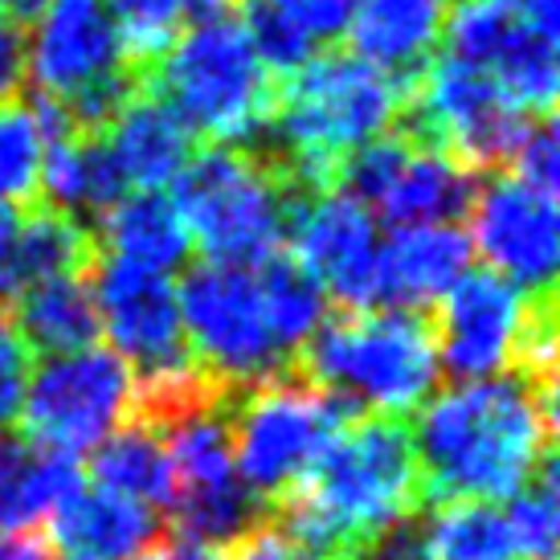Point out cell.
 Instances as JSON below:
<instances>
[{"label": "cell", "instance_id": "cell-1", "mask_svg": "<svg viewBox=\"0 0 560 560\" xmlns=\"http://www.w3.org/2000/svg\"><path fill=\"white\" fill-rule=\"evenodd\" d=\"M557 385L520 373L467 381L413 421L425 503L515 495L557 454Z\"/></svg>", "mask_w": 560, "mask_h": 560}, {"label": "cell", "instance_id": "cell-2", "mask_svg": "<svg viewBox=\"0 0 560 560\" xmlns=\"http://www.w3.org/2000/svg\"><path fill=\"white\" fill-rule=\"evenodd\" d=\"M421 512L425 487L409 418L357 413L315 467L270 503V524L295 560H348L397 520Z\"/></svg>", "mask_w": 560, "mask_h": 560}, {"label": "cell", "instance_id": "cell-3", "mask_svg": "<svg viewBox=\"0 0 560 560\" xmlns=\"http://www.w3.org/2000/svg\"><path fill=\"white\" fill-rule=\"evenodd\" d=\"M409 86L360 62L357 54H315L295 70L258 148L299 197L336 188L343 156L389 136L405 115Z\"/></svg>", "mask_w": 560, "mask_h": 560}, {"label": "cell", "instance_id": "cell-4", "mask_svg": "<svg viewBox=\"0 0 560 560\" xmlns=\"http://www.w3.org/2000/svg\"><path fill=\"white\" fill-rule=\"evenodd\" d=\"M299 373L336 393L360 413L409 418L430 401L438 385L434 324L421 312L373 307L324 319L299 348Z\"/></svg>", "mask_w": 560, "mask_h": 560}, {"label": "cell", "instance_id": "cell-5", "mask_svg": "<svg viewBox=\"0 0 560 560\" xmlns=\"http://www.w3.org/2000/svg\"><path fill=\"white\" fill-rule=\"evenodd\" d=\"M160 103L213 148H249L275 115V74L258 62L237 16L180 30L156 62L140 74Z\"/></svg>", "mask_w": 560, "mask_h": 560}, {"label": "cell", "instance_id": "cell-6", "mask_svg": "<svg viewBox=\"0 0 560 560\" xmlns=\"http://www.w3.org/2000/svg\"><path fill=\"white\" fill-rule=\"evenodd\" d=\"M176 209L205 262L258 266L279 254L299 197L258 148H209L176 180Z\"/></svg>", "mask_w": 560, "mask_h": 560}, {"label": "cell", "instance_id": "cell-7", "mask_svg": "<svg viewBox=\"0 0 560 560\" xmlns=\"http://www.w3.org/2000/svg\"><path fill=\"white\" fill-rule=\"evenodd\" d=\"M357 413L360 409L319 389L291 360L287 369L234 393L230 434H234L237 479L266 508L279 503L315 467V458L340 434L343 421H352Z\"/></svg>", "mask_w": 560, "mask_h": 560}, {"label": "cell", "instance_id": "cell-8", "mask_svg": "<svg viewBox=\"0 0 560 560\" xmlns=\"http://www.w3.org/2000/svg\"><path fill=\"white\" fill-rule=\"evenodd\" d=\"M536 124L515 107L499 82L470 62L442 58L430 62L405 94L401 131L421 143H434L454 160L482 168H508L515 143Z\"/></svg>", "mask_w": 560, "mask_h": 560}, {"label": "cell", "instance_id": "cell-9", "mask_svg": "<svg viewBox=\"0 0 560 560\" xmlns=\"http://www.w3.org/2000/svg\"><path fill=\"white\" fill-rule=\"evenodd\" d=\"M185 340L205 373L225 381L230 389H246L262 376L279 373L291 357L279 348L254 266L201 262L176 287Z\"/></svg>", "mask_w": 560, "mask_h": 560}, {"label": "cell", "instance_id": "cell-10", "mask_svg": "<svg viewBox=\"0 0 560 560\" xmlns=\"http://www.w3.org/2000/svg\"><path fill=\"white\" fill-rule=\"evenodd\" d=\"M136 373L110 348H82L46 357L30 373L21 401V438L49 454H74L98 446L110 430L131 418Z\"/></svg>", "mask_w": 560, "mask_h": 560}, {"label": "cell", "instance_id": "cell-11", "mask_svg": "<svg viewBox=\"0 0 560 560\" xmlns=\"http://www.w3.org/2000/svg\"><path fill=\"white\" fill-rule=\"evenodd\" d=\"M434 324L438 364L458 381L512 373L532 340L557 324L552 295H528L495 270H467L442 295Z\"/></svg>", "mask_w": 560, "mask_h": 560}, {"label": "cell", "instance_id": "cell-12", "mask_svg": "<svg viewBox=\"0 0 560 560\" xmlns=\"http://www.w3.org/2000/svg\"><path fill=\"white\" fill-rule=\"evenodd\" d=\"M91 291L98 307V327L115 343L110 352L127 360L136 381H156V376L185 373L197 364L185 340L180 299L168 275L98 254Z\"/></svg>", "mask_w": 560, "mask_h": 560}, {"label": "cell", "instance_id": "cell-13", "mask_svg": "<svg viewBox=\"0 0 560 560\" xmlns=\"http://www.w3.org/2000/svg\"><path fill=\"white\" fill-rule=\"evenodd\" d=\"M467 237L470 249L487 258V270L503 275L528 295H552L560 262L557 192L524 185L512 172L479 180Z\"/></svg>", "mask_w": 560, "mask_h": 560}, {"label": "cell", "instance_id": "cell-14", "mask_svg": "<svg viewBox=\"0 0 560 560\" xmlns=\"http://www.w3.org/2000/svg\"><path fill=\"white\" fill-rule=\"evenodd\" d=\"M291 246L299 266L319 282L343 312H373L381 307V249L385 237L376 218L340 188L315 192L299 201L291 218Z\"/></svg>", "mask_w": 560, "mask_h": 560}, {"label": "cell", "instance_id": "cell-15", "mask_svg": "<svg viewBox=\"0 0 560 560\" xmlns=\"http://www.w3.org/2000/svg\"><path fill=\"white\" fill-rule=\"evenodd\" d=\"M124 74L136 70L103 0H54L33 21V37L25 42V79L37 86V98L70 103Z\"/></svg>", "mask_w": 560, "mask_h": 560}, {"label": "cell", "instance_id": "cell-16", "mask_svg": "<svg viewBox=\"0 0 560 560\" xmlns=\"http://www.w3.org/2000/svg\"><path fill=\"white\" fill-rule=\"evenodd\" d=\"M164 532L168 524L156 508L107 487H79L49 512V552L54 560H136Z\"/></svg>", "mask_w": 560, "mask_h": 560}, {"label": "cell", "instance_id": "cell-17", "mask_svg": "<svg viewBox=\"0 0 560 560\" xmlns=\"http://www.w3.org/2000/svg\"><path fill=\"white\" fill-rule=\"evenodd\" d=\"M446 16V0H357L348 21L352 54L409 86L434 58Z\"/></svg>", "mask_w": 560, "mask_h": 560}, {"label": "cell", "instance_id": "cell-18", "mask_svg": "<svg viewBox=\"0 0 560 560\" xmlns=\"http://www.w3.org/2000/svg\"><path fill=\"white\" fill-rule=\"evenodd\" d=\"M479 188V172L454 160L434 143H421L409 136L401 164L393 172L389 188L373 205V218H385L393 230L409 225H454L470 213Z\"/></svg>", "mask_w": 560, "mask_h": 560}, {"label": "cell", "instance_id": "cell-19", "mask_svg": "<svg viewBox=\"0 0 560 560\" xmlns=\"http://www.w3.org/2000/svg\"><path fill=\"white\" fill-rule=\"evenodd\" d=\"M103 143H107L124 185L140 188V192H160V188L176 185L180 172L197 156L192 131L148 91H136L127 98L124 110L103 131Z\"/></svg>", "mask_w": 560, "mask_h": 560}, {"label": "cell", "instance_id": "cell-20", "mask_svg": "<svg viewBox=\"0 0 560 560\" xmlns=\"http://www.w3.org/2000/svg\"><path fill=\"white\" fill-rule=\"evenodd\" d=\"M470 237L458 225H409L381 249V307L425 312L470 270Z\"/></svg>", "mask_w": 560, "mask_h": 560}, {"label": "cell", "instance_id": "cell-21", "mask_svg": "<svg viewBox=\"0 0 560 560\" xmlns=\"http://www.w3.org/2000/svg\"><path fill=\"white\" fill-rule=\"evenodd\" d=\"M98 262V242L86 221L58 213L49 205H33L16 218L13 258H9V291L13 299L37 282L86 279Z\"/></svg>", "mask_w": 560, "mask_h": 560}, {"label": "cell", "instance_id": "cell-22", "mask_svg": "<svg viewBox=\"0 0 560 560\" xmlns=\"http://www.w3.org/2000/svg\"><path fill=\"white\" fill-rule=\"evenodd\" d=\"M98 254L168 275L188 262V230L168 192H131L98 218Z\"/></svg>", "mask_w": 560, "mask_h": 560}, {"label": "cell", "instance_id": "cell-23", "mask_svg": "<svg viewBox=\"0 0 560 560\" xmlns=\"http://www.w3.org/2000/svg\"><path fill=\"white\" fill-rule=\"evenodd\" d=\"M79 487L82 467L70 454L37 451L21 434L0 430V532L33 528Z\"/></svg>", "mask_w": 560, "mask_h": 560}, {"label": "cell", "instance_id": "cell-24", "mask_svg": "<svg viewBox=\"0 0 560 560\" xmlns=\"http://www.w3.org/2000/svg\"><path fill=\"white\" fill-rule=\"evenodd\" d=\"M124 176L110 160L103 136H58L46 143L42 192L46 205L70 218H103L110 205L124 201Z\"/></svg>", "mask_w": 560, "mask_h": 560}, {"label": "cell", "instance_id": "cell-25", "mask_svg": "<svg viewBox=\"0 0 560 560\" xmlns=\"http://www.w3.org/2000/svg\"><path fill=\"white\" fill-rule=\"evenodd\" d=\"M91 475L98 479V487L136 499V503H148L156 512L160 508L168 512L172 499H176V470H172L168 446L140 418H127L119 430H110L94 446Z\"/></svg>", "mask_w": 560, "mask_h": 560}, {"label": "cell", "instance_id": "cell-26", "mask_svg": "<svg viewBox=\"0 0 560 560\" xmlns=\"http://www.w3.org/2000/svg\"><path fill=\"white\" fill-rule=\"evenodd\" d=\"M13 327L21 331V340L30 343V352L37 348L46 357L82 352L103 331L98 327V307H94V291L86 279H54L21 291Z\"/></svg>", "mask_w": 560, "mask_h": 560}, {"label": "cell", "instance_id": "cell-27", "mask_svg": "<svg viewBox=\"0 0 560 560\" xmlns=\"http://www.w3.org/2000/svg\"><path fill=\"white\" fill-rule=\"evenodd\" d=\"M254 275H258L270 331H275L282 352L295 360L299 348L312 340L315 327L324 324L327 295L319 291V282L299 266L295 254H282V249L254 266Z\"/></svg>", "mask_w": 560, "mask_h": 560}, {"label": "cell", "instance_id": "cell-28", "mask_svg": "<svg viewBox=\"0 0 560 560\" xmlns=\"http://www.w3.org/2000/svg\"><path fill=\"white\" fill-rule=\"evenodd\" d=\"M430 560H512L515 540L508 528V512L487 499H454L438 503L425 520Z\"/></svg>", "mask_w": 560, "mask_h": 560}, {"label": "cell", "instance_id": "cell-29", "mask_svg": "<svg viewBox=\"0 0 560 560\" xmlns=\"http://www.w3.org/2000/svg\"><path fill=\"white\" fill-rule=\"evenodd\" d=\"M46 131L33 103H0V205L25 209L42 188Z\"/></svg>", "mask_w": 560, "mask_h": 560}, {"label": "cell", "instance_id": "cell-30", "mask_svg": "<svg viewBox=\"0 0 560 560\" xmlns=\"http://www.w3.org/2000/svg\"><path fill=\"white\" fill-rule=\"evenodd\" d=\"M103 4L136 74H143L185 30V0H103Z\"/></svg>", "mask_w": 560, "mask_h": 560}, {"label": "cell", "instance_id": "cell-31", "mask_svg": "<svg viewBox=\"0 0 560 560\" xmlns=\"http://www.w3.org/2000/svg\"><path fill=\"white\" fill-rule=\"evenodd\" d=\"M508 528H512V540H515V557H528V560L557 557V532H560L557 454L512 495Z\"/></svg>", "mask_w": 560, "mask_h": 560}, {"label": "cell", "instance_id": "cell-32", "mask_svg": "<svg viewBox=\"0 0 560 560\" xmlns=\"http://www.w3.org/2000/svg\"><path fill=\"white\" fill-rule=\"evenodd\" d=\"M242 13H246L242 30H246L249 46L258 54V62H262L270 74L291 79L295 70H303V66L315 58L319 46H315L299 25H291L279 9H270L266 0H242Z\"/></svg>", "mask_w": 560, "mask_h": 560}, {"label": "cell", "instance_id": "cell-33", "mask_svg": "<svg viewBox=\"0 0 560 560\" xmlns=\"http://www.w3.org/2000/svg\"><path fill=\"white\" fill-rule=\"evenodd\" d=\"M508 172L532 188L557 192L560 148H557V127H552V119H536V124L528 127V136L515 143L512 160H508Z\"/></svg>", "mask_w": 560, "mask_h": 560}, {"label": "cell", "instance_id": "cell-34", "mask_svg": "<svg viewBox=\"0 0 560 560\" xmlns=\"http://www.w3.org/2000/svg\"><path fill=\"white\" fill-rule=\"evenodd\" d=\"M33 352L13 327V315L0 312V430H9L21 413L25 389H30Z\"/></svg>", "mask_w": 560, "mask_h": 560}, {"label": "cell", "instance_id": "cell-35", "mask_svg": "<svg viewBox=\"0 0 560 560\" xmlns=\"http://www.w3.org/2000/svg\"><path fill=\"white\" fill-rule=\"evenodd\" d=\"M266 4L279 9L291 25H299L315 46L348 33V21L357 13V0H266Z\"/></svg>", "mask_w": 560, "mask_h": 560}, {"label": "cell", "instance_id": "cell-36", "mask_svg": "<svg viewBox=\"0 0 560 560\" xmlns=\"http://www.w3.org/2000/svg\"><path fill=\"white\" fill-rule=\"evenodd\" d=\"M348 560H430V545H425V520L409 515L397 520L393 528L373 536L369 545H360Z\"/></svg>", "mask_w": 560, "mask_h": 560}, {"label": "cell", "instance_id": "cell-37", "mask_svg": "<svg viewBox=\"0 0 560 560\" xmlns=\"http://www.w3.org/2000/svg\"><path fill=\"white\" fill-rule=\"evenodd\" d=\"M25 86V33L9 13H0V103H13Z\"/></svg>", "mask_w": 560, "mask_h": 560}, {"label": "cell", "instance_id": "cell-38", "mask_svg": "<svg viewBox=\"0 0 560 560\" xmlns=\"http://www.w3.org/2000/svg\"><path fill=\"white\" fill-rule=\"evenodd\" d=\"M221 552H225V557H218V560H295V552L287 548V540L275 532L270 520H266L262 528L246 532V536L234 540L230 548H221Z\"/></svg>", "mask_w": 560, "mask_h": 560}, {"label": "cell", "instance_id": "cell-39", "mask_svg": "<svg viewBox=\"0 0 560 560\" xmlns=\"http://www.w3.org/2000/svg\"><path fill=\"white\" fill-rule=\"evenodd\" d=\"M0 560H54L46 536H37L33 528L4 532L0 536Z\"/></svg>", "mask_w": 560, "mask_h": 560}, {"label": "cell", "instance_id": "cell-40", "mask_svg": "<svg viewBox=\"0 0 560 560\" xmlns=\"http://www.w3.org/2000/svg\"><path fill=\"white\" fill-rule=\"evenodd\" d=\"M16 218H21V209L0 205V312H4V303L13 299V291H9V258H13Z\"/></svg>", "mask_w": 560, "mask_h": 560}, {"label": "cell", "instance_id": "cell-41", "mask_svg": "<svg viewBox=\"0 0 560 560\" xmlns=\"http://www.w3.org/2000/svg\"><path fill=\"white\" fill-rule=\"evenodd\" d=\"M515 9L536 33H545V37L560 33V0H515Z\"/></svg>", "mask_w": 560, "mask_h": 560}, {"label": "cell", "instance_id": "cell-42", "mask_svg": "<svg viewBox=\"0 0 560 560\" xmlns=\"http://www.w3.org/2000/svg\"><path fill=\"white\" fill-rule=\"evenodd\" d=\"M136 560H218V552H213V548H201V545H188V540H172V545L160 540L156 548H148V552Z\"/></svg>", "mask_w": 560, "mask_h": 560}, {"label": "cell", "instance_id": "cell-43", "mask_svg": "<svg viewBox=\"0 0 560 560\" xmlns=\"http://www.w3.org/2000/svg\"><path fill=\"white\" fill-rule=\"evenodd\" d=\"M49 4H54V0H0V13H9L16 25H25V21H37Z\"/></svg>", "mask_w": 560, "mask_h": 560}]
</instances>
